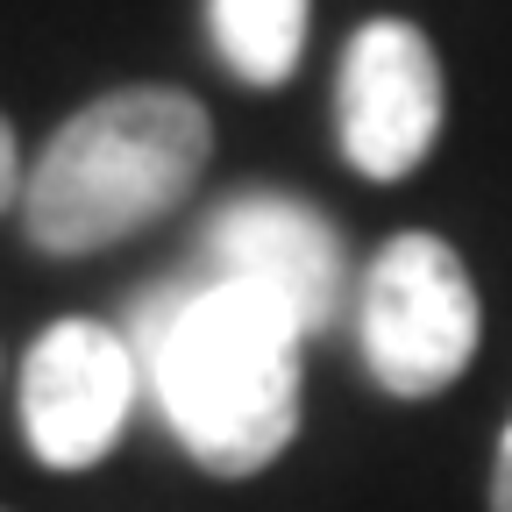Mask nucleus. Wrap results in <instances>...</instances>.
<instances>
[{
	"label": "nucleus",
	"mask_w": 512,
	"mask_h": 512,
	"mask_svg": "<svg viewBox=\"0 0 512 512\" xmlns=\"http://www.w3.org/2000/svg\"><path fill=\"white\" fill-rule=\"evenodd\" d=\"M491 512H512V420H505L498 456H491Z\"/></svg>",
	"instance_id": "9"
},
{
	"label": "nucleus",
	"mask_w": 512,
	"mask_h": 512,
	"mask_svg": "<svg viewBox=\"0 0 512 512\" xmlns=\"http://www.w3.org/2000/svg\"><path fill=\"white\" fill-rule=\"evenodd\" d=\"M22 143H15V128H8V114H0V214H8L15 200H22Z\"/></svg>",
	"instance_id": "8"
},
{
	"label": "nucleus",
	"mask_w": 512,
	"mask_h": 512,
	"mask_svg": "<svg viewBox=\"0 0 512 512\" xmlns=\"http://www.w3.org/2000/svg\"><path fill=\"white\" fill-rule=\"evenodd\" d=\"M136 363L150 370L157 413L207 477L271 470L299 434V328L221 278L143 299Z\"/></svg>",
	"instance_id": "1"
},
{
	"label": "nucleus",
	"mask_w": 512,
	"mask_h": 512,
	"mask_svg": "<svg viewBox=\"0 0 512 512\" xmlns=\"http://www.w3.org/2000/svg\"><path fill=\"white\" fill-rule=\"evenodd\" d=\"M306 15H313V0H207L214 50L249 93H271L299 72Z\"/></svg>",
	"instance_id": "7"
},
{
	"label": "nucleus",
	"mask_w": 512,
	"mask_h": 512,
	"mask_svg": "<svg viewBox=\"0 0 512 512\" xmlns=\"http://www.w3.org/2000/svg\"><path fill=\"white\" fill-rule=\"evenodd\" d=\"M136 349L128 335H114L107 320H50V328L29 342L22 377H15V406H22V434H29V456L43 470H100L121 434L128 413H136Z\"/></svg>",
	"instance_id": "4"
},
{
	"label": "nucleus",
	"mask_w": 512,
	"mask_h": 512,
	"mask_svg": "<svg viewBox=\"0 0 512 512\" xmlns=\"http://www.w3.org/2000/svg\"><path fill=\"white\" fill-rule=\"evenodd\" d=\"M200 256H207V278L285 313L299 342L320 335L342 306V228L328 214H313L306 200H292V192H242V200H228L207 221Z\"/></svg>",
	"instance_id": "6"
},
{
	"label": "nucleus",
	"mask_w": 512,
	"mask_h": 512,
	"mask_svg": "<svg viewBox=\"0 0 512 512\" xmlns=\"http://www.w3.org/2000/svg\"><path fill=\"white\" fill-rule=\"evenodd\" d=\"M441 114H448V86H441L434 43L399 15L363 22L335 79V136L349 171L377 185L413 178L441 136Z\"/></svg>",
	"instance_id": "5"
},
{
	"label": "nucleus",
	"mask_w": 512,
	"mask_h": 512,
	"mask_svg": "<svg viewBox=\"0 0 512 512\" xmlns=\"http://www.w3.org/2000/svg\"><path fill=\"white\" fill-rule=\"evenodd\" d=\"M214 157V114L178 86L86 100L22 171V235L36 256H100L192 200Z\"/></svg>",
	"instance_id": "2"
},
{
	"label": "nucleus",
	"mask_w": 512,
	"mask_h": 512,
	"mask_svg": "<svg viewBox=\"0 0 512 512\" xmlns=\"http://www.w3.org/2000/svg\"><path fill=\"white\" fill-rule=\"evenodd\" d=\"M356 342H363L377 392H392V399L448 392L484 342V306H477L463 256L427 228L392 235L363 271Z\"/></svg>",
	"instance_id": "3"
}]
</instances>
